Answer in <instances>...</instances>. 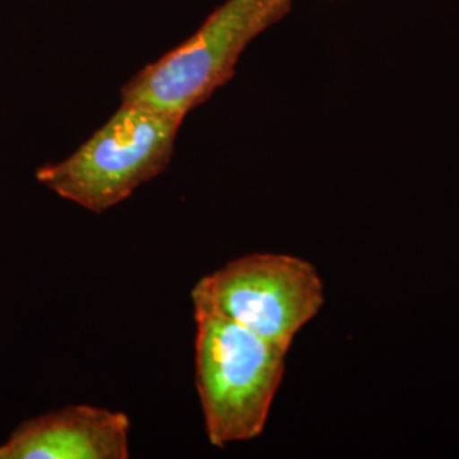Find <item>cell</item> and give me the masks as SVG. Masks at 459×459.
<instances>
[{
    "label": "cell",
    "mask_w": 459,
    "mask_h": 459,
    "mask_svg": "<svg viewBox=\"0 0 459 459\" xmlns=\"http://www.w3.org/2000/svg\"><path fill=\"white\" fill-rule=\"evenodd\" d=\"M195 315L231 320L286 351L325 303L324 281L312 263L288 254H248L199 279Z\"/></svg>",
    "instance_id": "cell-4"
},
{
    "label": "cell",
    "mask_w": 459,
    "mask_h": 459,
    "mask_svg": "<svg viewBox=\"0 0 459 459\" xmlns=\"http://www.w3.org/2000/svg\"><path fill=\"white\" fill-rule=\"evenodd\" d=\"M184 119L121 102L81 147L36 179L55 195L92 213H104L167 169Z\"/></svg>",
    "instance_id": "cell-2"
},
{
    "label": "cell",
    "mask_w": 459,
    "mask_h": 459,
    "mask_svg": "<svg viewBox=\"0 0 459 459\" xmlns=\"http://www.w3.org/2000/svg\"><path fill=\"white\" fill-rule=\"evenodd\" d=\"M291 9V0H225L181 45L136 72L121 102L186 119L235 75L247 47Z\"/></svg>",
    "instance_id": "cell-1"
},
{
    "label": "cell",
    "mask_w": 459,
    "mask_h": 459,
    "mask_svg": "<svg viewBox=\"0 0 459 459\" xmlns=\"http://www.w3.org/2000/svg\"><path fill=\"white\" fill-rule=\"evenodd\" d=\"M130 417L92 405H70L21 424L0 459L130 458Z\"/></svg>",
    "instance_id": "cell-5"
},
{
    "label": "cell",
    "mask_w": 459,
    "mask_h": 459,
    "mask_svg": "<svg viewBox=\"0 0 459 459\" xmlns=\"http://www.w3.org/2000/svg\"><path fill=\"white\" fill-rule=\"evenodd\" d=\"M196 390L208 441L246 443L265 429L288 351L214 315H195Z\"/></svg>",
    "instance_id": "cell-3"
}]
</instances>
